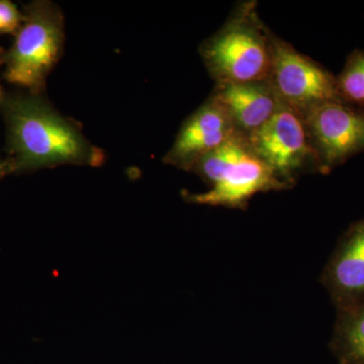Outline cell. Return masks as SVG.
<instances>
[{
  "mask_svg": "<svg viewBox=\"0 0 364 364\" xmlns=\"http://www.w3.org/2000/svg\"><path fill=\"white\" fill-rule=\"evenodd\" d=\"M210 95L225 105L244 136L261 128L282 104L270 80L215 83Z\"/></svg>",
  "mask_w": 364,
  "mask_h": 364,
  "instance_id": "10",
  "label": "cell"
},
{
  "mask_svg": "<svg viewBox=\"0 0 364 364\" xmlns=\"http://www.w3.org/2000/svg\"><path fill=\"white\" fill-rule=\"evenodd\" d=\"M332 346L340 364H364V299L337 311Z\"/></svg>",
  "mask_w": 364,
  "mask_h": 364,
  "instance_id": "11",
  "label": "cell"
},
{
  "mask_svg": "<svg viewBox=\"0 0 364 364\" xmlns=\"http://www.w3.org/2000/svg\"><path fill=\"white\" fill-rule=\"evenodd\" d=\"M9 170H11L9 163H4V164H0V176L6 174Z\"/></svg>",
  "mask_w": 364,
  "mask_h": 364,
  "instance_id": "14",
  "label": "cell"
},
{
  "mask_svg": "<svg viewBox=\"0 0 364 364\" xmlns=\"http://www.w3.org/2000/svg\"><path fill=\"white\" fill-rule=\"evenodd\" d=\"M2 102L13 155L9 163L11 169L104 164V151L86 139L78 124L61 116L37 95Z\"/></svg>",
  "mask_w": 364,
  "mask_h": 364,
  "instance_id": "1",
  "label": "cell"
},
{
  "mask_svg": "<svg viewBox=\"0 0 364 364\" xmlns=\"http://www.w3.org/2000/svg\"><path fill=\"white\" fill-rule=\"evenodd\" d=\"M225 105L214 95L182 124L173 145L163 157L170 166L191 172L198 160L238 135Z\"/></svg>",
  "mask_w": 364,
  "mask_h": 364,
  "instance_id": "8",
  "label": "cell"
},
{
  "mask_svg": "<svg viewBox=\"0 0 364 364\" xmlns=\"http://www.w3.org/2000/svg\"><path fill=\"white\" fill-rule=\"evenodd\" d=\"M317 154L320 174H329L364 152V109L327 102L301 116Z\"/></svg>",
  "mask_w": 364,
  "mask_h": 364,
  "instance_id": "7",
  "label": "cell"
},
{
  "mask_svg": "<svg viewBox=\"0 0 364 364\" xmlns=\"http://www.w3.org/2000/svg\"><path fill=\"white\" fill-rule=\"evenodd\" d=\"M336 83L343 104L364 109L363 49H355L347 56L343 69L336 75Z\"/></svg>",
  "mask_w": 364,
  "mask_h": 364,
  "instance_id": "12",
  "label": "cell"
},
{
  "mask_svg": "<svg viewBox=\"0 0 364 364\" xmlns=\"http://www.w3.org/2000/svg\"><path fill=\"white\" fill-rule=\"evenodd\" d=\"M246 138L255 154L291 186L301 174L320 173L303 117L286 105Z\"/></svg>",
  "mask_w": 364,
  "mask_h": 364,
  "instance_id": "5",
  "label": "cell"
},
{
  "mask_svg": "<svg viewBox=\"0 0 364 364\" xmlns=\"http://www.w3.org/2000/svg\"><path fill=\"white\" fill-rule=\"evenodd\" d=\"M269 37L272 53L270 82L282 104L301 117L318 105L342 102L337 90L336 75L299 52L272 30Z\"/></svg>",
  "mask_w": 364,
  "mask_h": 364,
  "instance_id": "6",
  "label": "cell"
},
{
  "mask_svg": "<svg viewBox=\"0 0 364 364\" xmlns=\"http://www.w3.org/2000/svg\"><path fill=\"white\" fill-rule=\"evenodd\" d=\"M64 42L65 21L60 7L51 1L31 4L7 52L4 77L39 95L63 55Z\"/></svg>",
  "mask_w": 364,
  "mask_h": 364,
  "instance_id": "4",
  "label": "cell"
},
{
  "mask_svg": "<svg viewBox=\"0 0 364 364\" xmlns=\"http://www.w3.org/2000/svg\"><path fill=\"white\" fill-rule=\"evenodd\" d=\"M191 172L210 186L205 193L184 191V200L196 205L243 210L257 193L293 188L275 176L242 134L198 160Z\"/></svg>",
  "mask_w": 364,
  "mask_h": 364,
  "instance_id": "2",
  "label": "cell"
},
{
  "mask_svg": "<svg viewBox=\"0 0 364 364\" xmlns=\"http://www.w3.org/2000/svg\"><path fill=\"white\" fill-rule=\"evenodd\" d=\"M25 16L18 7L9 0H0V33H13L18 31Z\"/></svg>",
  "mask_w": 364,
  "mask_h": 364,
  "instance_id": "13",
  "label": "cell"
},
{
  "mask_svg": "<svg viewBox=\"0 0 364 364\" xmlns=\"http://www.w3.org/2000/svg\"><path fill=\"white\" fill-rule=\"evenodd\" d=\"M256 7L255 1L238 4L226 23L200 45L203 64L215 83L270 80V28Z\"/></svg>",
  "mask_w": 364,
  "mask_h": 364,
  "instance_id": "3",
  "label": "cell"
},
{
  "mask_svg": "<svg viewBox=\"0 0 364 364\" xmlns=\"http://www.w3.org/2000/svg\"><path fill=\"white\" fill-rule=\"evenodd\" d=\"M4 100V95H2L1 86H0V102H2Z\"/></svg>",
  "mask_w": 364,
  "mask_h": 364,
  "instance_id": "15",
  "label": "cell"
},
{
  "mask_svg": "<svg viewBox=\"0 0 364 364\" xmlns=\"http://www.w3.org/2000/svg\"><path fill=\"white\" fill-rule=\"evenodd\" d=\"M321 280L337 311L364 299V218L340 237Z\"/></svg>",
  "mask_w": 364,
  "mask_h": 364,
  "instance_id": "9",
  "label": "cell"
}]
</instances>
